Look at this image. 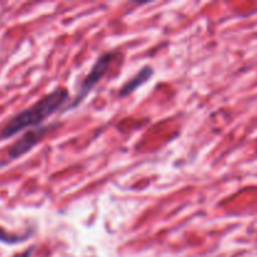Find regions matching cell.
<instances>
[{
    "label": "cell",
    "instance_id": "5b68a950",
    "mask_svg": "<svg viewBox=\"0 0 257 257\" xmlns=\"http://www.w3.org/2000/svg\"><path fill=\"white\" fill-rule=\"evenodd\" d=\"M30 236H32V233L30 232L24 233V235H15V233H10L0 226V242L5 243V245H18V243H22L24 242V241H27Z\"/></svg>",
    "mask_w": 257,
    "mask_h": 257
},
{
    "label": "cell",
    "instance_id": "6da1fadb",
    "mask_svg": "<svg viewBox=\"0 0 257 257\" xmlns=\"http://www.w3.org/2000/svg\"><path fill=\"white\" fill-rule=\"evenodd\" d=\"M69 100V92L57 87L32 105L10 118L0 130V140H9L29 127H40L43 122L58 112Z\"/></svg>",
    "mask_w": 257,
    "mask_h": 257
},
{
    "label": "cell",
    "instance_id": "3957f363",
    "mask_svg": "<svg viewBox=\"0 0 257 257\" xmlns=\"http://www.w3.org/2000/svg\"><path fill=\"white\" fill-rule=\"evenodd\" d=\"M55 125L57 124L40 125V127L27 131L17 142H14L9 147V150H8V157H9V160H18V158L27 155L28 152H30L35 146H38V143L42 142L43 138H44L53 128H55Z\"/></svg>",
    "mask_w": 257,
    "mask_h": 257
},
{
    "label": "cell",
    "instance_id": "7a4b0ae2",
    "mask_svg": "<svg viewBox=\"0 0 257 257\" xmlns=\"http://www.w3.org/2000/svg\"><path fill=\"white\" fill-rule=\"evenodd\" d=\"M118 55H119V52H118V50H113V52L104 53V54H102L97 60H95L93 67L90 68V72L88 73V74L83 78L82 82H80L77 90V95H75L74 99L72 100V103L65 108V110L73 109V108L82 104V102L88 97V94L92 92L93 88H94L95 85L100 82V79L107 74L108 69H109L110 65L113 64V62L117 59Z\"/></svg>",
    "mask_w": 257,
    "mask_h": 257
},
{
    "label": "cell",
    "instance_id": "52a82bcc",
    "mask_svg": "<svg viewBox=\"0 0 257 257\" xmlns=\"http://www.w3.org/2000/svg\"><path fill=\"white\" fill-rule=\"evenodd\" d=\"M4 165H5V163H0V167H3Z\"/></svg>",
    "mask_w": 257,
    "mask_h": 257
},
{
    "label": "cell",
    "instance_id": "277c9868",
    "mask_svg": "<svg viewBox=\"0 0 257 257\" xmlns=\"http://www.w3.org/2000/svg\"><path fill=\"white\" fill-rule=\"evenodd\" d=\"M155 74V70L151 65H146V67L141 68L138 70L137 74L133 75L131 79H128L124 84L122 85V88L119 89V97L124 98L127 95L132 94L135 90H137L138 88L142 87L143 84H146L147 82H150L151 78Z\"/></svg>",
    "mask_w": 257,
    "mask_h": 257
},
{
    "label": "cell",
    "instance_id": "8992f818",
    "mask_svg": "<svg viewBox=\"0 0 257 257\" xmlns=\"http://www.w3.org/2000/svg\"><path fill=\"white\" fill-rule=\"evenodd\" d=\"M33 252H34V246L30 248H28L27 251H24V252L22 253H18V255H15L14 257H30L33 255Z\"/></svg>",
    "mask_w": 257,
    "mask_h": 257
}]
</instances>
